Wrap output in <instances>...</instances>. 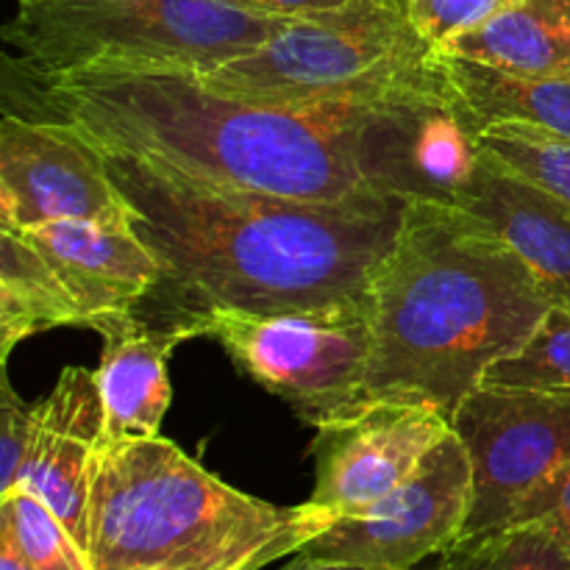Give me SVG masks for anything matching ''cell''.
<instances>
[{"instance_id":"cell-1","label":"cell","mask_w":570,"mask_h":570,"mask_svg":"<svg viewBox=\"0 0 570 570\" xmlns=\"http://www.w3.org/2000/svg\"><path fill=\"white\" fill-rule=\"evenodd\" d=\"M111 178L165 276L137 315L198 337L212 312H273L362 301L393 250L404 200L276 198L106 148Z\"/></svg>"},{"instance_id":"cell-2","label":"cell","mask_w":570,"mask_h":570,"mask_svg":"<svg viewBox=\"0 0 570 570\" xmlns=\"http://www.w3.org/2000/svg\"><path fill=\"white\" fill-rule=\"evenodd\" d=\"M387 98L273 104L226 95L195 72L92 70L50 81L17 76L6 81L3 111L67 120L106 148L239 189L343 204L376 195L362 137Z\"/></svg>"},{"instance_id":"cell-3","label":"cell","mask_w":570,"mask_h":570,"mask_svg":"<svg viewBox=\"0 0 570 570\" xmlns=\"http://www.w3.org/2000/svg\"><path fill=\"white\" fill-rule=\"evenodd\" d=\"M551 304L532 267L488 223L460 206L410 200L373 278V351L356 406L426 404L454 417Z\"/></svg>"},{"instance_id":"cell-4","label":"cell","mask_w":570,"mask_h":570,"mask_svg":"<svg viewBox=\"0 0 570 570\" xmlns=\"http://www.w3.org/2000/svg\"><path fill=\"white\" fill-rule=\"evenodd\" d=\"M337 515L232 488L176 443H100L87 499L92 570H262L298 554Z\"/></svg>"},{"instance_id":"cell-5","label":"cell","mask_w":570,"mask_h":570,"mask_svg":"<svg viewBox=\"0 0 570 570\" xmlns=\"http://www.w3.org/2000/svg\"><path fill=\"white\" fill-rule=\"evenodd\" d=\"M289 20L232 0H39L6 22V67L31 81L92 70L206 76Z\"/></svg>"},{"instance_id":"cell-6","label":"cell","mask_w":570,"mask_h":570,"mask_svg":"<svg viewBox=\"0 0 570 570\" xmlns=\"http://www.w3.org/2000/svg\"><path fill=\"white\" fill-rule=\"evenodd\" d=\"M443 72V53L412 26L404 0H348L295 17L250 53L206 72L226 95L273 104L387 98Z\"/></svg>"},{"instance_id":"cell-7","label":"cell","mask_w":570,"mask_h":570,"mask_svg":"<svg viewBox=\"0 0 570 570\" xmlns=\"http://www.w3.org/2000/svg\"><path fill=\"white\" fill-rule=\"evenodd\" d=\"M198 337L215 340L243 376L321 429L360 399L373 351V295L273 315L212 312L198 321Z\"/></svg>"},{"instance_id":"cell-8","label":"cell","mask_w":570,"mask_h":570,"mask_svg":"<svg viewBox=\"0 0 570 570\" xmlns=\"http://www.w3.org/2000/svg\"><path fill=\"white\" fill-rule=\"evenodd\" d=\"M473 468L465 534L501 527L570 462V390L476 387L451 417Z\"/></svg>"},{"instance_id":"cell-9","label":"cell","mask_w":570,"mask_h":570,"mask_svg":"<svg viewBox=\"0 0 570 570\" xmlns=\"http://www.w3.org/2000/svg\"><path fill=\"white\" fill-rule=\"evenodd\" d=\"M473 468L456 434L438 445L401 488L360 515L340 518L298 551L312 562L365 570H415L465 534Z\"/></svg>"},{"instance_id":"cell-10","label":"cell","mask_w":570,"mask_h":570,"mask_svg":"<svg viewBox=\"0 0 570 570\" xmlns=\"http://www.w3.org/2000/svg\"><path fill=\"white\" fill-rule=\"evenodd\" d=\"M56 220L131 226L134 209L98 139L67 120L3 111L0 226L28 232Z\"/></svg>"},{"instance_id":"cell-11","label":"cell","mask_w":570,"mask_h":570,"mask_svg":"<svg viewBox=\"0 0 570 570\" xmlns=\"http://www.w3.org/2000/svg\"><path fill=\"white\" fill-rule=\"evenodd\" d=\"M482 128L445 72L376 106L362 137V165L384 198L456 206L484 159Z\"/></svg>"},{"instance_id":"cell-12","label":"cell","mask_w":570,"mask_h":570,"mask_svg":"<svg viewBox=\"0 0 570 570\" xmlns=\"http://www.w3.org/2000/svg\"><path fill=\"white\" fill-rule=\"evenodd\" d=\"M454 423L438 406L373 401L317 429L309 501L340 518L360 515L406 482Z\"/></svg>"},{"instance_id":"cell-13","label":"cell","mask_w":570,"mask_h":570,"mask_svg":"<svg viewBox=\"0 0 570 570\" xmlns=\"http://www.w3.org/2000/svg\"><path fill=\"white\" fill-rule=\"evenodd\" d=\"M104 443V401L87 367H65L39 401L37 434L14 490H28L53 510L87 551V499L95 454Z\"/></svg>"},{"instance_id":"cell-14","label":"cell","mask_w":570,"mask_h":570,"mask_svg":"<svg viewBox=\"0 0 570 570\" xmlns=\"http://www.w3.org/2000/svg\"><path fill=\"white\" fill-rule=\"evenodd\" d=\"M26 234L70 289L81 326L95 317L134 312L159 287L165 267L137 226L56 220Z\"/></svg>"},{"instance_id":"cell-15","label":"cell","mask_w":570,"mask_h":570,"mask_svg":"<svg viewBox=\"0 0 570 570\" xmlns=\"http://www.w3.org/2000/svg\"><path fill=\"white\" fill-rule=\"evenodd\" d=\"M87 328L104 340L95 371L104 401V443L159 438L173 401L167 362L173 348L189 340V334L156 326L137 312L95 317Z\"/></svg>"},{"instance_id":"cell-16","label":"cell","mask_w":570,"mask_h":570,"mask_svg":"<svg viewBox=\"0 0 570 570\" xmlns=\"http://www.w3.org/2000/svg\"><path fill=\"white\" fill-rule=\"evenodd\" d=\"M456 206L488 223L529 267L554 304H570V209L484 150Z\"/></svg>"},{"instance_id":"cell-17","label":"cell","mask_w":570,"mask_h":570,"mask_svg":"<svg viewBox=\"0 0 570 570\" xmlns=\"http://www.w3.org/2000/svg\"><path fill=\"white\" fill-rule=\"evenodd\" d=\"M443 53L538 78H570V0H512Z\"/></svg>"},{"instance_id":"cell-18","label":"cell","mask_w":570,"mask_h":570,"mask_svg":"<svg viewBox=\"0 0 570 570\" xmlns=\"http://www.w3.org/2000/svg\"><path fill=\"white\" fill-rule=\"evenodd\" d=\"M451 89L479 128L523 126L570 139V78H538L443 53Z\"/></svg>"},{"instance_id":"cell-19","label":"cell","mask_w":570,"mask_h":570,"mask_svg":"<svg viewBox=\"0 0 570 570\" xmlns=\"http://www.w3.org/2000/svg\"><path fill=\"white\" fill-rule=\"evenodd\" d=\"M81 326V312L42 250L22 232L0 226V356L39 332Z\"/></svg>"},{"instance_id":"cell-20","label":"cell","mask_w":570,"mask_h":570,"mask_svg":"<svg viewBox=\"0 0 570 570\" xmlns=\"http://www.w3.org/2000/svg\"><path fill=\"white\" fill-rule=\"evenodd\" d=\"M426 570H570V546L543 523H501L462 534Z\"/></svg>"},{"instance_id":"cell-21","label":"cell","mask_w":570,"mask_h":570,"mask_svg":"<svg viewBox=\"0 0 570 570\" xmlns=\"http://www.w3.org/2000/svg\"><path fill=\"white\" fill-rule=\"evenodd\" d=\"M479 387L570 390V304H551L527 343L490 365Z\"/></svg>"},{"instance_id":"cell-22","label":"cell","mask_w":570,"mask_h":570,"mask_svg":"<svg viewBox=\"0 0 570 570\" xmlns=\"http://www.w3.org/2000/svg\"><path fill=\"white\" fill-rule=\"evenodd\" d=\"M0 532L9 534L37 570H92L87 551L48 504L28 490L0 495Z\"/></svg>"},{"instance_id":"cell-23","label":"cell","mask_w":570,"mask_h":570,"mask_svg":"<svg viewBox=\"0 0 570 570\" xmlns=\"http://www.w3.org/2000/svg\"><path fill=\"white\" fill-rule=\"evenodd\" d=\"M479 137L495 161L549 189L570 209V139L523 126H490Z\"/></svg>"},{"instance_id":"cell-24","label":"cell","mask_w":570,"mask_h":570,"mask_svg":"<svg viewBox=\"0 0 570 570\" xmlns=\"http://www.w3.org/2000/svg\"><path fill=\"white\" fill-rule=\"evenodd\" d=\"M404 3L417 33L443 53L445 45L488 22L512 0H404Z\"/></svg>"},{"instance_id":"cell-25","label":"cell","mask_w":570,"mask_h":570,"mask_svg":"<svg viewBox=\"0 0 570 570\" xmlns=\"http://www.w3.org/2000/svg\"><path fill=\"white\" fill-rule=\"evenodd\" d=\"M39 401L26 404L11 387L9 376H0V495L17 488L22 465L31 451L33 434H37Z\"/></svg>"},{"instance_id":"cell-26","label":"cell","mask_w":570,"mask_h":570,"mask_svg":"<svg viewBox=\"0 0 570 570\" xmlns=\"http://www.w3.org/2000/svg\"><path fill=\"white\" fill-rule=\"evenodd\" d=\"M543 523L570 546V462L518 504L507 523Z\"/></svg>"},{"instance_id":"cell-27","label":"cell","mask_w":570,"mask_h":570,"mask_svg":"<svg viewBox=\"0 0 570 570\" xmlns=\"http://www.w3.org/2000/svg\"><path fill=\"white\" fill-rule=\"evenodd\" d=\"M232 3L267 17H306L317 14V11L337 9L348 0H232Z\"/></svg>"},{"instance_id":"cell-28","label":"cell","mask_w":570,"mask_h":570,"mask_svg":"<svg viewBox=\"0 0 570 570\" xmlns=\"http://www.w3.org/2000/svg\"><path fill=\"white\" fill-rule=\"evenodd\" d=\"M0 570H37L6 532H0Z\"/></svg>"},{"instance_id":"cell-29","label":"cell","mask_w":570,"mask_h":570,"mask_svg":"<svg viewBox=\"0 0 570 570\" xmlns=\"http://www.w3.org/2000/svg\"><path fill=\"white\" fill-rule=\"evenodd\" d=\"M278 570H365V568H354V566H328V562H312L306 557L295 554V560L289 566L278 568ZM417 570V568H415Z\"/></svg>"},{"instance_id":"cell-30","label":"cell","mask_w":570,"mask_h":570,"mask_svg":"<svg viewBox=\"0 0 570 570\" xmlns=\"http://www.w3.org/2000/svg\"><path fill=\"white\" fill-rule=\"evenodd\" d=\"M22 3H39V0H17V6H22Z\"/></svg>"}]
</instances>
